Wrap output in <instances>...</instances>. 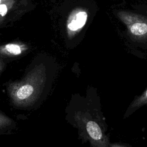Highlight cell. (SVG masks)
Masks as SVG:
<instances>
[{
	"label": "cell",
	"instance_id": "cell-3",
	"mask_svg": "<svg viewBox=\"0 0 147 147\" xmlns=\"http://www.w3.org/2000/svg\"><path fill=\"white\" fill-rule=\"evenodd\" d=\"M145 106H147V87L140 95L134 97L123 114V118H129L137 110Z\"/></svg>",
	"mask_w": 147,
	"mask_h": 147
},
{
	"label": "cell",
	"instance_id": "cell-7",
	"mask_svg": "<svg viewBox=\"0 0 147 147\" xmlns=\"http://www.w3.org/2000/svg\"><path fill=\"white\" fill-rule=\"evenodd\" d=\"M107 147H130V146L121 142H112L110 141L108 144Z\"/></svg>",
	"mask_w": 147,
	"mask_h": 147
},
{
	"label": "cell",
	"instance_id": "cell-5",
	"mask_svg": "<svg viewBox=\"0 0 147 147\" xmlns=\"http://www.w3.org/2000/svg\"><path fill=\"white\" fill-rule=\"evenodd\" d=\"M25 49V46L16 43H10L0 47V51L5 53L18 55Z\"/></svg>",
	"mask_w": 147,
	"mask_h": 147
},
{
	"label": "cell",
	"instance_id": "cell-2",
	"mask_svg": "<svg viewBox=\"0 0 147 147\" xmlns=\"http://www.w3.org/2000/svg\"><path fill=\"white\" fill-rule=\"evenodd\" d=\"M88 18L87 11L83 8L74 9L67 20V33L69 38H73L83 29Z\"/></svg>",
	"mask_w": 147,
	"mask_h": 147
},
{
	"label": "cell",
	"instance_id": "cell-4",
	"mask_svg": "<svg viewBox=\"0 0 147 147\" xmlns=\"http://www.w3.org/2000/svg\"><path fill=\"white\" fill-rule=\"evenodd\" d=\"M34 92L33 87L30 84H25L20 86L16 92V96L18 100H23L30 98Z\"/></svg>",
	"mask_w": 147,
	"mask_h": 147
},
{
	"label": "cell",
	"instance_id": "cell-6",
	"mask_svg": "<svg viewBox=\"0 0 147 147\" xmlns=\"http://www.w3.org/2000/svg\"><path fill=\"white\" fill-rule=\"evenodd\" d=\"M15 3V0H3L0 4V24Z\"/></svg>",
	"mask_w": 147,
	"mask_h": 147
},
{
	"label": "cell",
	"instance_id": "cell-9",
	"mask_svg": "<svg viewBox=\"0 0 147 147\" xmlns=\"http://www.w3.org/2000/svg\"><path fill=\"white\" fill-rule=\"evenodd\" d=\"M0 122H1V119H0Z\"/></svg>",
	"mask_w": 147,
	"mask_h": 147
},
{
	"label": "cell",
	"instance_id": "cell-8",
	"mask_svg": "<svg viewBox=\"0 0 147 147\" xmlns=\"http://www.w3.org/2000/svg\"><path fill=\"white\" fill-rule=\"evenodd\" d=\"M3 1V0H0V4L1 3V2H2Z\"/></svg>",
	"mask_w": 147,
	"mask_h": 147
},
{
	"label": "cell",
	"instance_id": "cell-1",
	"mask_svg": "<svg viewBox=\"0 0 147 147\" xmlns=\"http://www.w3.org/2000/svg\"><path fill=\"white\" fill-rule=\"evenodd\" d=\"M117 16L125 25L128 34L133 41H147L146 17L127 11H119Z\"/></svg>",
	"mask_w": 147,
	"mask_h": 147
}]
</instances>
